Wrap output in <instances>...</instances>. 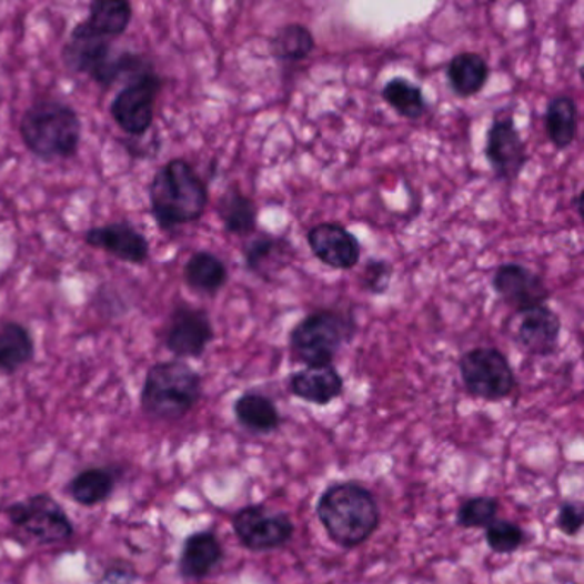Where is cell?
I'll use <instances>...</instances> for the list:
<instances>
[{"label": "cell", "instance_id": "d6a6232c", "mask_svg": "<svg viewBox=\"0 0 584 584\" xmlns=\"http://www.w3.org/2000/svg\"><path fill=\"white\" fill-rule=\"evenodd\" d=\"M558 526L566 535H576L583 526V511L576 504H566L558 514Z\"/></svg>", "mask_w": 584, "mask_h": 584}, {"label": "cell", "instance_id": "8fae6325", "mask_svg": "<svg viewBox=\"0 0 584 584\" xmlns=\"http://www.w3.org/2000/svg\"><path fill=\"white\" fill-rule=\"evenodd\" d=\"M483 154L497 180L513 184L520 179L528 163L530 154L513 115L499 117L492 122L485 138Z\"/></svg>", "mask_w": 584, "mask_h": 584}, {"label": "cell", "instance_id": "8992f818", "mask_svg": "<svg viewBox=\"0 0 584 584\" xmlns=\"http://www.w3.org/2000/svg\"><path fill=\"white\" fill-rule=\"evenodd\" d=\"M355 334V319L333 309L311 312L290 333V350L308 367L333 365Z\"/></svg>", "mask_w": 584, "mask_h": 584}, {"label": "cell", "instance_id": "4316f807", "mask_svg": "<svg viewBox=\"0 0 584 584\" xmlns=\"http://www.w3.org/2000/svg\"><path fill=\"white\" fill-rule=\"evenodd\" d=\"M381 97L397 115L406 120H420L427 112L424 90L403 75L391 78L381 90Z\"/></svg>", "mask_w": 584, "mask_h": 584}, {"label": "cell", "instance_id": "f546056e", "mask_svg": "<svg viewBox=\"0 0 584 584\" xmlns=\"http://www.w3.org/2000/svg\"><path fill=\"white\" fill-rule=\"evenodd\" d=\"M497 510L499 502L495 499H470L457 511V525L463 528H487L494 523Z\"/></svg>", "mask_w": 584, "mask_h": 584}, {"label": "cell", "instance_id": "7c38bea8", "mask_svg": "<svg viewBox=\"0 0 584 584\" xmlns=\"http://www.w3.org/2000/svg\"><path fill=\"white\" fill-rule=\"evenodd\" d=\"M233 530L240 543L255 552L283 547L293 536V523L286 514L271 513L261 506L240 510L233 517Z\"/></svg>", "mask_w": 584, "mask_h": 584}, {"label": "cell", "instance_id": "4dcf8cb0", "mask_svg": "<svg viewBox=\"0 0 584 584\" xmlns=\"http://www.w3.org/2000/svg\"><path fill=\"white\" fill-rule=\"evenodd\" d=\"M393 280V264L386 259H369L360 273V286L371 295H384L390 290Z\"/></svg>", "mask_w": 584, "mask_h": 584}, {"label": "cell", "instance_id": "3957f363", "mask_svg": "<svg viewBox=\"0 0 584 584\" xmlns=\"http://www.w3.org/2000/svg\"><path fill=\"white\" fill-rule=\"evenodd\" d=\"M318 514L328 535L343 547L364 543L379 526L377 502L359 483H340L328 489L319 501Z\"/></svg>", "mask_w": 584, "mask_h": 584}, {"label": "cell", "instance_id": "7a4b0ae2", "mask_svg": "<svg viewBox=\"0 0 584 584\" xmlns=\"http://www.w3.org/2000/svg\"><path fill=\"white\" fill-rule=\"evenodd\" d=\"M19 135L38 160H71L78 154L83 124L74 107L56 98H42L24 110Z\"/></svg>", "mask_w": 584, "mask_h": 584}, {"label": "cell", "instance_id": "4fadbf2b", "mask_svg": "<svg viewBox=\"0 0 584 584\" xmlns=\"http://www.w3.org/2000/svg\"><path fill=\"white\" fill-rule=\"evenodd\" d=\"M492 286L499 299L520 314L538 305H545L551 299V290L545 278L530 270L525 264H501L492 278Z\"/></svg>", "mask_w": 584, "mask_h": 584}, {"label": "cell", "instance_id": "e0dca14e", "mask_svg": "<svg viewBox=\"0 0 584 584\" xmlns=\"http://www.w3.org/2000/svg\"><path fill=\"white\" fill-rule=\"evenodd\" d=\"M562 321L557 312L547 304L523 312L517 341L520 345L536 356L554 355L561 340Z\"/></svg>", "mask_w": 584, "mask_h": 584}, {"label": "cell", "instance_id": "5bb4252c", "mask_svg": "<svg viewBox=\"0 0 584 584\" xmlns=\"http://www.w3.org/2000/svg\"><path fill=\"white\" fill-rule=\"evenodd\" d=\"M84 242L90 248L107 252L122 263L143 266L150 259V242L141 230L129 221H113L84 232Z\"/></svg>", "mask_w": 584, "mask_h": 584}, {"label": "cell", "instance_id": "d4e9b609", "mask_svg": "<svg viewBox=\"0 0 584 584\" xmlns=\"http://www.w3.org/2000/svg\"><path fill=\"white\" fill-rule=\"evenodd\" d=\"M580 112L576 100L570 94L552 98L545 110V129L555 150L564 151L576 141Z\"/></svg>", "mask_w": 584, "mask_h": 584}, {"label": "cell", "instance_id": "9c48e42d", "mask_svg": "<svg viewBox=\"0 0 584 584\" xmlns=\"http://www.w3.org/2000/svg\"><path fill=\"white\" fill-rule=\"evenodd\" d=\"M6 514L12 526L46 545L68 542L74 535V525L64 507L49 494L31 495L23 502H14Z\"/></svg>", "mask_w": 584, "mask_h": 584}, {"label": "cell", "instance_id": "cb8c5ba5", "mask_svg": "<svg viewBox=\"0 0 584 584\" xmlns=\"http://www.w3.org/2000/svg\"><path fill=\"white\" fill-rule=\"evenodd\" d=\"M34 356L31 331L18 321H6L0 326V374L12 375L30 364Z\"/></svg>", "mask_w": 584, "mask_h": 584}, {"label": "cell", "instance_id": "ffe728a7", "mask_svg": "<svg viewBox=\"0 0 584 584\" xmlns=\"http://www.w3.org/2000/svg\"><path fill=\"white\" fill-rule=\"evenodd\" d=\"M290 390L300 400L314 405H328L343 391V377L333 365L305 367L290 379Z\"/></svg>", "mask_w": 584, "mask_h": 584}, {"label": "cell", "instance_id": "1f68e13d", "mask_svg": "<svg viewBox=\"0 0 584 584\" xmlns=\"http://www.w3.org/2000/svg\"><path fill=\"white\" fill-rule=\"evenodd\" d=\"M487 538L489 547L497 554H511V552L517 551L523 543V532L520 526L510 523V521H494L487 526Z\"/></svg>", "mask_w": 584, "mask_h": 584}, {"label": "cell", "instance_id": "277c9868", "mask_svg": "<svg viewBox=\"0 0 584 584\" xmlns=\"http://www.w3.org/2000/svg\"><path fill=\"white\" fill-rule=\"evenodd\" d=\"M203 394L201 375L182 360L151 365L141 391V409L150 419L180 420L194 410Z\"/></svg>", "mask_w": 584, "mask_h": 584}, {"label": "cell", "instance_id": "83f0119b", "mask_svg": "<svg viewBox=\"0 0 584 584\" xmlns=\"http://www.w3.org/2000/svg\"><path fill=\"white\" fill-rule=\"evenodd\" d=\"M271 53L280 62H302L315 50V38L305 24L281 27L270 42Z\"/></svg>", "mask_w": 584, "mask_h": 584}, {"label": "cell", "instance_id": "ba28073f", "mask_svg": "<svg viewBox=\"0 0 584 584\" xmlns=\"http://www.w3.org/2000/svg\"><path fill=\"white\" fill-rule=\"evenodd\" d=\"M460 372L466 391L482 400H504L516 386L510 360L492 346H479L466 352L460 359Z\"/></svg>", "mask_w": 584, "mask_h": 584}, {"label": "cell", "instance_id": "6da1fadb", "mask_svg": "<svg viewBox=\"0 0 584 584\" xmlns=\"http://www.w3.org/2000/svg\"><path fill=\"white\" fill-rule=\"evenodd\" d=\"M148 198L151 214L163 232L195 223L210 204L207 182L184 158H173L157 170Z\"/></svg>", "mask_w": 584, "mask_h": 584}, {"label": "cell", "instance_id": "f1b7e54d", "mask_svg": "<svg viewBox=\"0 0 584 584\" xmlns=\"http://www.w3.org/2000/svg\"><path fill=\"white\" fill-rule=\"evenodd\" d=\"M235 416L240 424L258 434L273 432L280 425V413L270 397L248 393L235 401Z\"/></svg>", "mask_w": 584, "mask_h": 584}, {"label": "cell", "instance_id": "5b68a950", "mask_svg": "<svg viewBox=\"0 0 584 584\" xmlns=\"http://www.w3.org/2000/svg\"><path fill=\"white\" fill-rule=\"evenodd\" d=\"M62 62L75 74L93 79L98 87L110 88L125 79V83L154 66L143 53L113 52L112 42L102 38H72L62 49Z\"/></svg>", "mask_w": 584, "mask_h": 584}, {"label": "cell", "instance_id": "7402d4cb", "mask_svg": "<svg viewBox=\"0 0 584 584\" xmlns=\"http://www.w3.org/2000/svg\"><path fill=\"white\" fill-rule=\"evenodd\" d=\"M184 280L192 292L214 296L225 289L229 268L225 261L210 251H198L184 266Z\"/></svg>", "mask_w": 584, "mask_h": 584}, {"label": "cell", "instance_id": "603a6c76", "mask_svg": "<svg viewBox=\"0 0 584 584\" xmlns=\"http://www.w3.org/2000/svg\"><path fill=\"white\" fill-rule=\"evenodd\" d=\"M218 214L223 229L230 235L251 236L258 232V204L236 185L226 189L225 194L221 195L218 201Z\"/></svg>", "mask_w": 584, "mask_h": 584}, {"label": "cell", "instance_id": "9a60e30c", "mask_svg": "<svg viewBox=\"0 0 584 584\" xmlns=\"http://www.w3.org/2000/svg\"><path fill=\"white\" fill-rule=\"evenodd\" d=\"M305 239L312 254L333 270H353L362 258L360 240L349 229L334 221H324L312 226Z\"/></svg>", "mask_w": 584, "mask_h": 584}, {"label": "cell", "instance_id": "52a82bcc", "mask_svg": "<svg viewBox=\"0 0 584 584\" xmlns=\"http://www.w3.org/2000/svg\"><path fill=\"white\" fill-rule=\"evenodd\" d=\"M165 81L157 69L131 79L110 103V115L132 138H143L154 122L158 97Z\"/></svg>", "mask_w": 584, "mask_h": 584}, {"label": "cell", "instance_id": "d6986e66", "mask_svg": "<svg viewBox=\"0 0 584 584\" xmlns=\"http://www.w3.org/2000/svg\"><path fill=\"white\" fill-rule=\"evenodd\" d=\"M447 83L457 98H473L482 93L491 78L487 59L476 52L456 53L446 68Z\"/></svg>", "mask_w": 584, "mask_h": 584}, {"label": "cell", "instance_id": "ac0fdd59", "mask_svg": "<svg viewBox=\"0 0 584 584\" xmlns=\"http://www.w3.org/2000/svg\"><path fill=\"white\" fill-rule=\"evenodd\" d=\"M242 254H244L245 268L252 274L270 280L292 261L293 249L285 236H274L263 232L249 240L242 249Z\"/></svg>", "mask_w": 584, "mask_h": 584}, {"label": "cell", "instance_id": "484cf974", "mask_svg": "<svg viewBox=\"0 0 584 584\" xmlns=\"http://www.w3.org/2000/svg\"><path fill=\"white\" fill-rule=\"evenodd\" d=\"M115 470L93 466L79 472L69 482L68 492L79 506L93 507L109 501L110 495L115 491Z\"/></svg>", "mask_w": 584, "mask_h": 584}, {"label": "cell", "instance_id": "30bf717a", "mask_svg": "<svg viewBox=\"0 0 584 584\" xmlns=\"http://www.w3.org/2000/svg\"><path fill=\"white\" fill-rule=\"evenodd\" d=\"M213 340V322L204 309L180 302L170 312L163 343L177 360L201 359Z\"/></svg>", "mask_w": 584, "mask_h": 584}, {"label": "cell", "instance_id": "44dd1931", "mask_svg": "<svg viewBox=\"0 0 584 584\" xmlns=\"http://www.w3.org/2000/svg\"><path fill=\"white\" fill-rule=\"evenodd\" d=\"M223 558V548L214 533L199 532L189 536L180 552L179 571L185 580L207 577Z\"/></svg>", "mask_w": 584, "mask_h": 584}, {"label": "cell", "instance_id": "2e32d148", "mask_svg": "<svg viewBox=\"0 0 584 584\" xmlns=\"http://www.w3.org/2000/svg\"><path fill=\"white\" fill-rule=\"evenodd\" d=\"M134 9L128 0H94L90 4L88 18L79 21L72 38H110L122 37L131 24Z\"/></svg>", "mask_w": 584, "mask_h": 584}]
</instances>
